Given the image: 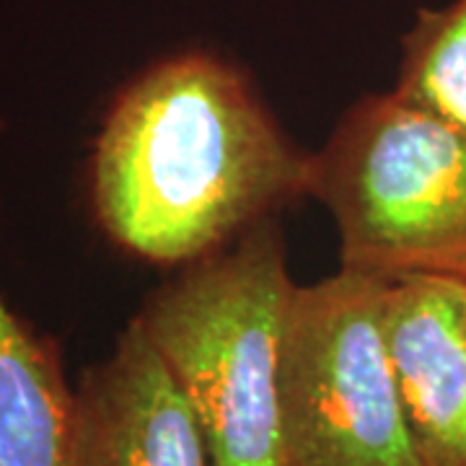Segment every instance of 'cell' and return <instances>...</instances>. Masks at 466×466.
Segmentation results:
<instances>
[{
    "mask_svg": "<svg viewBox=\"0 0 466 466\" xmlns=\"http://www.w3.org/2000/svg\"><path fill=\"white\" fill-rule=\"evenodd\" d=\"M67 466H213L192 404L135 319L76 381Z\"/></svg>",
    "mask_w": 466,
    "mask_h": 466,
    "instance_id": "obj_5",
    "label": "cell"
},
{
    "mask_svg": "<svg viewBox=\"0 0 466 466\" xmlns=\"http://www.w3.org/2000/svg\"><path fill=\"white\" fill-rule=\"evenodd\" d=\"M466 285L389 283L386 337L420 466H466Z\"/></svg>",
    "mask_w": 466,
    "mask_h": 466,
    "instance_id": "obj_6",
    "label": "cell"
},
{
    "mask_svg": "<svg viewBox=\"0 0 466 466\" xmlns=\"http://www.w3.org/2000/svg\"><path fill=\"white\" fill-rule=\"evenodd\" d=\"M293 288L280 223L267 218L184 265L133 317L192 404L213 466H285L280 350Z\"/></svg>",
    "mask_w": 466,
    "mask_h": 466,
    "instance_id": "obj_2",
    "label": "cell"
},
{
    "mask_svg": "<svg viewBox=\"0 0 466 466\" xmlns=\"http://www.w3.org/2000/svg\"><path fill=\"white\" fill-rule=\"evenodd\" d=\"M73 410L76 383L60 342L36 332L0 293V466L70 464Z\"/></svg>",
    "mask_w": 466,
    "mask_h": 466,
    "instance_id": "obj_7",
    "label": "cell"
},
{
    "mask_svg": "<svg viewBox=\"0 0 466 466\" xmlns=\"http://www.w3.org/2000/svg\"><path fill=\"white\" fill-rule=\"evenodd\" d=\"M309 198L329 210L345 269L466 285L464 125L368 94L314 150Z\"/></svg>",
    "mask_w": 466,
    "mask_h": 466,
    "instance_id": "obj_3",
    "label": "cell"
},
{
    "mask_svg": "<svg viewBox=\"0 0 466 466\" xmlns=\"http://www.w3.org/2000/svg\"><path fill=\"white\" fill-rule=\"evenodd\" d=\"M401 101L466 127V0L420 8L401 36L397 84Z\"/></svg>",
    "mask_w": 466,
    "mask_h": 466,
    "instance_id": "obj_8",
    "label": "cell"
},
{
    "mask_svg": "<svg viewBox=\"0 0 466 466\" xmlns=\"http://www.w3.org/2000/svg\"><path fill=\"white\" fill-rule=\"evenodd\" d=\"M464 327H466V311H464Z\"/></svg>",
    "mask_w": 466,
    "mask_h": 466,
    "instance_id": "obj_9",
    "label": "cell"
},
{
    "mask_svg": "<svg viewBox=\"0 0 466 466\" xmlns=\"http://www.w3.org/2000/svg\"><path fill=\"white\" fill-rule=\"evenodd\" d=\"M383 278L296 285L280 350L285 466H420L386 337Z\"/></svg>",
    "mask_w": 466,
    "mask_h": 466,
    "instance_id": "obj_4",
    "label": "cell"
},
{
    "mask_svg": "<svg viewBox=\"0 0 466 466\" xmlns=\"http://www.w3.org/2000/svg\"><path fill=\"white\" fill-rule=\"evenodd\" d=\"M311 164L238 67L184 50L109 104L91 153V208L116 249L184 267L309 198Z\"/></svg>",
    "mask_w": 466,
    "mask_h": 466,
    "instance_id": "obj_1",
    "label": "cell"
}]
</instances>
